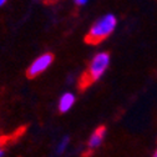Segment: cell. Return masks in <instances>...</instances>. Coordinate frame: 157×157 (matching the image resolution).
Wrapping results in <instances>:
<instances>
[{"instance_id":"1","label":"cell","mask_w":157,"mask_h":157,"mask_svg":"<svg viewBox=\"0 0 157 157\" xmlns=\"http://www.w3.org/2000/svg\"><path fill=\"white\" fill-rule=\"evenodd\" d=\"M109 66H110V54L105 51L97 52L90 61L87 70L81 75L80 80H78V87L81 90H85L97 80H100V77L106 72Z\"/></svg>"},{"instance_id":"2","label":"cell","mask_w":157,"mask_h":157,"mask_svg":"<svg viewBox=\"0 0 157 157\" xmlns=\"http://www.w3.org/2000/svg\"><path fill=\"white\" fill-rule=\"evenodd\" d=\"M116 25H117V19L113 14L104 15L92 24L85 37V41L90 45H97L102 43L113 33Z\"/></svg>"},{"instance_id":"3","label":"cell","mask_w":157,"mask_h":157,"mask_svg":"<svg viewBox=\"0 0 157 157\" xmlns=\"http://www.w3.org/2000/svg\"><path fill=\"white\" fill-rule=\"evenodd\" d=\"M52 61H54V55L50 54V52H46V54L37 56L30 64V66L26 71L28 76L29 77H36L39 75H41L44 71H46L51 66Z\"/></svg>"},{"instance_id":"4","label":"cell","mask_w":157,"mask_h":157,"mask_svg":"<svg viewBox=\"0 0 157 157\" xmlns=\"http://www.w3.org/2000/svg\"><path fill=\"white\" fill-rule=\"evenodd\" d=\"M105 136H106V127L105 126H100V127H97L90 136V139H89V142H87V148L89 150H95L97 147H100V145L102 144L104 139H105Z\"/></svg>"},{"instance_id":"5","label":"cell","mask_w":157,"mask_h":157,"mask_svg":"<svg viewBox=\"0 0 157 157\" xmlns=\"http://www.w3.org/2000/svg\"><path fill=\"white\" fill-rule=\"evenodd\" d=\"M75 95L72 92H65L61 95L60 100H59V111L65 113L71 110V107L75 104Z\"/></svg>"},{"instance_id":"6","label":"cell","mask_w":157,"mask_h":157,"mask_svg":"<svg viewBox=\"0 0 157 157\" xmlns=\"http://www.w3.org/2000/svg\"><path fill=\"white\" fill-rule=\"evenodd\" d=\"M69 137L67 136H65L64 139H61V141L57 144V146H56V153L57 155H63L64 152H65V150L67 148V146H69Z\"/></svg>"},{"instance_id":"7","label":"cell","mask_w":157,"mask_h":157,"mask_svg":"<svg viewBox=\"0 0 157 157\" xmlns=\"http://www.w3.org/2000/svg\"><path fill=\"white\" fill-rule=\"evenodd\" d=\"M86 3H87V0H75V4L78 5V6H82V5H85Z\"/></svg>"},{"instance_id":"8","label":"cell","mask_w":157,"mask_h":157,"mask_svg":"<svg viewBox=\"0 0 157 157\" xmlns=\"http://www.w3.org/2000/svg\"><path fill=\"white\" fill-rule=\"evenodd\" d=\"M0 157H4V150L0 147Z\"/></svg>"},{"instance_id":"9","label":"cell","mask_w":157,"mask_h":157,"mask_svg":"<svg viewBox=\"0 0 157 157\" xmlns=\"http://www.w3.org/2000/svg\"><path fill=\"white\" fill-rule=\"evenodd\" d=\"M6 2H8V0H0V6H3V5L6 3Z\"/></svg>"},{"instance_id":"10","label":"cell","mask_w":157,"mask_h":157,"mask_svg":"<svg viewBox=\"0 0 157 157\" xmlns=\"http://www.w3.org/2000/svg\"><path fill=\"white\" fill-rule=\"evenodd\" d=\"M152 157H157V150L153 152V155H152Z\"/></svg>"}]
</instances>
